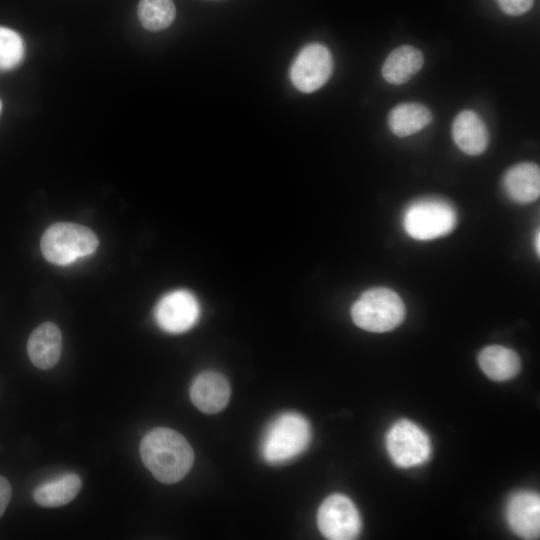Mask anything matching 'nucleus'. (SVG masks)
<instances>
[{
    "label": "nucleus",
    "mask_w": 540,
    "mask_h": 540,
    "mask_svg": "<svg viewBox=\"0 0 540 540\" xmlns=\"http://www.w3.org/2000/svg\"><path fill=\"white\" fill-rule=\"evenodd\" d=\"M478 362L484 374L494 381H506L520 370V359L515 351L500 345L482 349Z\"/></svg>",
    "instance_id": "16"
},
{
    "label": "nucleus",
    "mask_w": 540,
    "mask_h": 540,
    "mask_svg": "<svg viewBox=\"0 0 540 540\" xmlns=\"http://www.w3.org/2000/svg\"><path fill=\"white\" fill-rule=\"evenodd\" d=\"M199 315L200 306L196 297L182 289L164 295L155 308V319L159 327L173 334L191 329Z\"/></svg>",
    "instance_id": "9"
},
{
    "label": "nucleus",
    "mask_w": 540,
    "mask_h": 540,
    "mask_svg": "<svg viewBox=\"0 0 540 540\" xmlns=\"http://www.w3.org/2000/svg\"><path fill=\"white\" fill-rule=\"evenodd\" d=\"M422 52L411 45H402L387 56L382 76L390 84L401 85L412 78L423 66Z\"/></svg>",
    "instance_id": "15"
},
{
    "label": "nucleus",
    "mask_w": 540,
    "mask_h": 540,
    "mask_svg": "<svg viewBox=\"0 0 540 540\" xmlns=\"http://www.w3.org/2000/svg\"><path fill=\"white\" fill-rule=\"evenodd\" d=\"M98 243L97 236L90 228L58 222L46 229L40 245L46 260L56 265H68L94 253Z\"/></svg>",
    "instance_id": "4"
},
{
    "label": "nucleus",
    "mask_w": 540,
    "mask_h": 540,
    "mask_svg": "<svg viewBox=\"0 0 540 540\" xmlns=\"http://www.w3.org/2000/svg\"><path fill=\"white\" fill-rule=\"evenodd\" d=\"M1 109H2V103H1V100H0V112H1Z\"/></svg>",
    "instance_id": "24"
},
{
    "label": "nucleus",
    "mask_w": 540,
    "mask_h": 540,
    "mask_svg": "<svg viewBox=\"0 0 540 540\" xmlns=\"http://www.w3.org/2000/svg\"><path fill=\"white\" fill-rule=\"evenodd\" d=\"M504 189L517 203H530L540 194V170L534 163H520L511 167L504 176Z\"/></svg>",
    "instance_id": "14"
},
{
    "label": "nucleus",
    "mask_w": 540,
    "mask_h": 540,
    "mask_svg": "<svg viewBox=\"0 0 540 540\" xmlns=\"http://www.w3.org/2000/svg\"><path fill=\"white\" fill-rule=\"evenodd\" d=\"M61 350L60 329L49 321L36 327L27 342V352L31 362L42 370L50 369L57 364Z\"/></svg>",
    "instance_id": "12"
},
{
    "label": "nucleus",
    "mask_w": 540,
    "mask_h": 540,
    "mask_svg": "<svg viewBox=\"0 0 540 540\" xmlns=\"http://www.w3.org/2000/svg\"><path fill=\"white\" fill-rule=\"evenodd\" d=\"M310 440L308 420L299 413L285 412L267 426L260 444L261 456L269 464H282L304 452Z\"/></svg>",
    "instance_id": "2"
},
{
    "label": "nucleus",
    "mask_w": 540,
    "mask_h": 540,
    "mask_svg": "<svg viewBox=\"0 0 540 540\" xmlns=\"http://www.w3.org/2000/svg\"><path fill=\"white\" fill-rule=\"evenodd\" d=\"M385 444L391 460L401 468L425 463L432 452L428 435L407 419L399 420L391 426Z\"/></svg>",
    "instance_id": "6"
},
{
    "label": "nucleus",
    "mask_w": 540,
    "mask_h": 540,
    "mask_svg": "<svg viewBox=\"0 0 540 540\" xmlns=\"http://www.w3.org/2000/svg\"><path fill=\"white\" fill-rule=\"evenodd\" d=\"M231 389L228 380L215 371H204L192 382L190 398L192 403L207 414L223 410L230 399Z\"/></svg>",
    "instance_id": "11"
},
{
    "label": "nucleus",
    "mask_w": 540,
    "mask_h": 540,
    "mask_svg": "<svg viewBox=\"0 0 540 540\" xmlns=\"http://www.w3.org/2000/svg\"><path fill=\"white\" fill-rule=\"evenodd\" d=\"M176 15L172 0H140L138 17L142 26L149 31H160L169 27Z\"/></svg>",
    "instance_id": "19"
},
{
    "label": "nucleus",
    "mask_w": 540,
    "mask_h": 540,
    "mask_svg": "<svg viewBox=\"0 0 540 540\" xmlns=\"http://www.w3.org/2000/svg\"><path fill=\"white\" fill-rule=\"evenodd\" d=\"M81 479L75 473L45 482L33 493L36 503L43 507H59L71 502L81 488Z\"/></svg>",
    "instance_id": "18"
},
{
    "label": "nucleus",
    "mask_w": 540,
    "mask_h": 540,
    "mask_svg": "<svg viewBox=\"0 0 540 540\" xmlns=\"http://www.w3.org/2000/svg\"><path fill=\"white\" fill-rule=\"evenodd\" d=\"M405 313V305L398 294L383 287L365 291L351 308L355 325L375 333L393 330L402 323Z\"/></svg>",
    "instance_id": "3"
},
{
    "label": "nucleus",
    "mask_w": 540,
    "mask_h": 540,
    "mask_svg": "<svg viewBox=\"0 0 540 540\" xmlns=\"http://www.w3.org/2000/svg\"><path fill=\"white\" fill-rule=\"evenodd\" d=\"M317 524L321 534L330 540H351L361 531L360 514L350 498L333 494L320 505Z\"/></svg>",
    "instance_id": "7"
},
{
    "label": "nucleus",
    "mask_w": 540,
    "mask_h": 540,
    "mask_svg": "<svg viewBox=\"0 0 540 540\" xmlns=\"http://www.w3.org/2000/svg\"><path fill=\"white\" fill-rule=\"evenodd\" d=\"M539 241H540V237H539V231H537L536 235H535V250L537 252V254L539 255L540 253V244H539Z\"/></svg>",
    "instance_id": "23"
},
{
    "label": "nucleus",
    "mask_w": 540,
    "mask_h": 540,
    "mask_svg": "<svg viewBox=\"0 0 540 540\" xmlns=\"http://www.w3.org/2000/svg\"><path fill=\"white\" fill-rule=\"evenodd\" d=\"M457 224L454 207L441 199L427 198L410 204L403 216L406 233L416 240H433L449 234Z\"/></svg>",
    "instance_id": "5"
},
{
    "label": "nucleus",
    "mask_w": 540,
    "mask_h": 540,
    "mask_svg": "<svg viewBox=\"0 0 540 540\" xmlns=\"http://www.w3.org/2000/svg\"><path fill=\"white\" fill-rule=\"evenodd\" d=\"M140 455L152 475L165 484L184 478L194 462L189 442L177 431L166 427L154 428L143 437Z\"/></svg>",
    "instance_id": "1"
},
{
    "label": "nucleus",
    "mask_w": 540,
    "mask_h": 540,
    "mask_svg": "<svg viewBox=\"0 0 540 540\" xmlns=\"http://www.w3.org/2000/svg\"><path fill=\"white\" fill-rule=\"evenodd\" d=\"M535 0H496L498 6L507 15L520 16L527 13Z\"/></svg>",
    "instance_id": "21"
},
{
    "label": "nucleus",
    "mask_w": 540,
    "mask_h": 540,
    "mask_svg": "<svg viewBox=\"0 0 540 540\" xmlns=\"http://www.w3.org/2000/svg\"><path fill=\"white\" fill-rule=\"evenodd\" d=\"M24 55V45L15 31L0 27V70L17 66Z\"/></svg>",
    "instance_id": "20"
},
{
    "label": "nucleus",
    "mask_w": 540,
    "mask_h": 540,
    "mask_svg": "<svg viewBox=\"0 0 540 540\" xmlns=\"http://www.w3.org/2000/svg\"><path fill=\"white\" fill-rule=\"evenodd\" d=\"M452 137L459 149L471 156L483 153L489 143L484 121L472 110H463L455 117Z\"/></svg>",
    "instance_id": "13"
},
{
    "label": "nucleus",
    "mask_w": 540,
    "mask_h": 540,
    "mask_svg": "<svg viewBox=\"0 0 540 540\" xmlns=\"http://www.w3.org/2000/svg\"><path fill=\"white\" fill-rule=\"evenodd\" d=\"M332 71L333 58L329 49L322 44L311 43L293 61L290 79L299 91L311 93L328 81Z\"/></svg>",
    "instance_id": "8"
},
{
    "label": "nucleus",
    "mask_w": 540,
    "mask_h": 540,
    "mask_svg": "<svg viewBox=\"0 0 540 540\" xmlns=\"http://www.w3.org/2000/svg\"><path fill=\"white\" fill-rule=\"evenodd\" d=\"M432 120V113L425 105L406 102L390 111L388 126L396 136L407 137L424 129Z\"/></svg>",
    "instance_id": "17"
},
{
    "label": "nucleus",
    "mask_w": 540,
    "mask_h": 540,
    "mask_svg": "<svg viewBox=\"0 0 540 540\" xmlns=\"http://www.w3.org/2000/svg\"><path fill=\"white\" fill-rule=\"evenodd\" d=\"M505 516L511 530L524 539H537L540 533V497L533 491H518L508 500Z\"/></svg>",
    "instance_id": "10"
},
{
    "label": "nucleus",
    "mask_w": 540,
    "mask_h": 540,
    "mask_svg": "<svg viewBox=\"0 0 540 540\" xmlns=\"http://www.w3.org/2000/svg\"><path fill=\"white\" fill-rule=\"evenodd\" d=\"M11 494L12 489L9 481L0 475V517L10 502Z\"/></svg>",
    "instance_id": "22"
}]
</instances>
